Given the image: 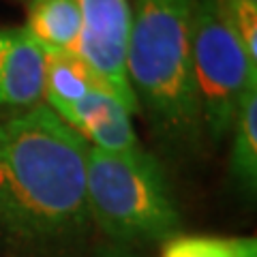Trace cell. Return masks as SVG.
Wrapping results in <instances>:
<instances>
[{
	"label": "cell",
	"instance_id": "7",
	"mask_svg": "<svg viewBox=\"0 0 257 257\" xmlns=\"http://www.w3.org/2000/svg\"><path fill=\"white\" fill-rule=\"evenodd\" d=\"M45 82V52L26 26H0V107L39 105Z\"/></svg>",
	"mask_w": 257,
	"mask_h": 257
},
{
	"label": "cell",
	"instance_id": "10",
	"mask_svg": "<svg viewBox=\"0 0 257 257\" xmlns=\"http://www.w3.org/2000/svg\"><path fill=\"white\" fill-rule=\"evenodd\" d=\"M231 133V176L246 191H255L257 184V88H251L236 111Z\"/></svg>",
	"mask_w": 257,
	"mask_h": 257
},
{
	"label": "cell",
	"instance_id": "11",
	"mask_svg": "<svg viewBox=\"0 0 257 257\" xmlns=\"http://www.w3.org/2000/svg\"><path fill=\"white\" fill-rule=\"evenodd\" d=\"M163 257H257V240L246 236H174Z\"/></svg>",
	"mask_w": 257,
	"mask_h": 257
},
{
	"label": "cell",
	"instance_id": "5",
	"mask_svg": "<svg viewBox=\"0 0 257 257\" xmlns=\"http://www.w3.org/2000/svg\"><path fill=\"white\" fill-rule=\"evenodd\" d=\"M82 9L79 52L94 75L109 86L133 111L140 103L126 75V43L131 28V7L126 0H77Z\"/></svg>",
	"mask_w": 257,
	"mask_h": 257
},
{
	"label": "cell",
	"instance_id": "3",
	"mask_svg": "<svg viewBox=\"0 0 257 257\" xmlns=\"http://www.w3.org/2000/svg\"><path fill=\"white\" fill-rule=\"evenodd\" d=\"M90 221L118 244L176 236L180 210L161 163L144 148L105 152L90 146L86 161Z\"/></svg>",
	"mask_w": 257,
	"mask_h": 257
},
{
	"label": "cell",
	"instance_id": "2",
	"mask_svg": "<svg viewBox=\"0 0 257 257\" xmlns=\"http://www.w3.org/2000/svg\"><path fill=\"white\" fill-rule=\"evenodd\" d=\"M193 0H133L126 75L161 131L184 138L199 124L191 62Z\"/></svg>",
	"mask_w": 257,
	"mask_h": 257
},
{
	"label": "cell",
	"instance_id": "8",
	"mask_svg": "<svg viewBox=\"0 0 257 257\" xmlns=\"http://www.w3.org/2000/svg\"><path fill=\"white\" fill-rule=\"evenodd\" d=\"M26 30L43 52L77 54L82 39V9L77 0H28Z\"/></svg>",
	"mask_w": 257,
	"mask_h": 257
},
{
	"label": "cell",
	"instance_id": "9",
	"mask_svg": "<svg viewBox=\"0 0 257 257\" xmlns=\"http://www.w3.org/2000/svg\"><path fill=\"white\" fill-rule=\"evenodd\" d=\"M96 84L103 82L77 54L45 52L43 99L47 101V107L75 103Z\"/></svg>",
	"mask_w": 257,
	"mask_h": 257
},
{
	"label": "cell",
	"instance_id": "4",
	"mask_svg": "<svg viewBox=\"0 0 257 257\" xmlns=\"http://www.w3.org/2000/svg\"><path fill=\"white\" fill-rule=\"evenodd\" d=\"M191 62L199 122L214 142H221L244 94L257 88V62L248 58L214 0H193Z\"/></svg>",
	"mask_w": 257,
	"mask_h": 257
},
{
	"label": "cell",
	"instance_id": "14",
	"mask_svg": "<svg viewBox=\"0 0 257 257\" xmlns=\"http://www.w3.org/2000/svg\"><path fill=\"white\" fill-rule=\"evenodd\" d=\"M248 3H255V5H257V0H248Z\"/></svg>",
	"mask_w": 257,
	"mask_h": 257
},
{
	"label": "cell",
	"instance_id": "6",
	"mask_svg": "<svg viewBox=\"0 0 257 257\" xmlns=\"http://www.w3.org/2000/svg\"><path fill=\"white\" fill-rule=\"evenodd\" d=\"M50 109L94 148L105 152H133L142 148L133 128L135 111L105 84H96L75 103Z\"/></svg>",
	"mask_w": 257,
	"mask_h": 257
},
{
	"label": "cell",
	"instance_id": "12",
	"mask_svg": "<svg viewBox=\"0 0 257 257\" xmlns=\"http://www.w3.org/2000/svg\"><path fill=\"white\" fill-rule=\"evenodd\" d=\"M229 30L242 43L248 58L257 62V5L248 0H214Z\"/></svg>",
	"mask_w": 257,
	"mask_h": 257
},
{
	"label": "cell",
	"instance_id": "1",
	"mask_svg": "<svg viewBox=\"0 0 257 257\" xmlns=\"http://www.w3.org/2000/svg\"><path fill=\"white\" fill-rule=\"evenodd\" d=\"M88 150L90 144L41 103L0 122V227L32 242L84 231Z\"/></svg>",
	"mask_w": 257,
	"mask_h": 257
},
{
	"label": "cell",
	"instance_id": "13",
	"mask_svg": "<svg viewBox=\"0 0 257 257\" xmlns=\"http://www.w3.org/2000/svg\"><path fill=\"white\" fill-rule=\"evenodd\" d=\"M96 257H135V255H131L128 251H124L122 246H111V248H105V251H101Z\"/></svg>",
	"mask_w": 257,
	"mask_h": 257
}]
</instances>
